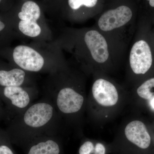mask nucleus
I'll list each match as a JSON object with an SVG mask.
<instances>
[{
  "mask_svg": "<svg viewBox=\"0 0 154 154\" xmlns=\"http://www.w3.org/2000/svg\"><path fill=\"white\" fill-rule=\"evenodd\" d=\"M54 41L63 51L70 54L85 75L107 74L125 58L113 42L94 26L63 28Z\"/></svg>",
  "mask_w": 154,
  "mask_h": 154,
  "instance_id": "f257e3e1",
  "label": "nucleus"
},
{
  "mask_svg": "<svg viewBox=\"0 0 154 154\" xmlns=\"http://www.w3.org/2000/svg\"><path fill=\"white\" fill-rule=\"evenodd\" d=\"M85 75L66 60L48 74L45 85L46 98L61 118L72 121L86 106Z\"/></svg>",
  "mask_w": 154,
  "mask_h": 154,
  "instance_id": "f03ea898",
  "label": "nucleus"
},
{
  "mask_svg": "<svg viewBox=\"0 0 154 154\" xmlns=\"http://www.w3.org/2000/svg\"><path fill=\"white\" fill-rule=\"evenodd\" d=\"M139 0H105L94 25L125 56L136 29Z\"/></svg>",
  "mask_w": 154,
  "mask_h": 154,
  "instance_id": "7ed1b4c3",
  "label": "nucleus"
},
{
  "mask_svg": "<svg viewBox=\"0 0 154 154\" xmlns=\"http://www.w3.org/2000/svg\"><path fill=\"white\" fill-rule=\"evenodd\" d=\"M126 56L128 79L145 76L154 68V32L148 17L139 11L136 29Z\"/></svg>",
  "mask_w": 154,
  "mask_h": 154,
  "instance_id": "20e7f679",
  "label": "nucleus"
},
{
  "mask_svg": "<svg viewBox=\"0 0 154 154\" xmlns=\"http://www.w3.org/2000/svg\"><path fill=\"white\" fill-rule=\"evenodd\" d=\"M12 57L18 67L31 73H49L66 60L63 51L54 40L17 45Z\"/></svg>",
  "mask_w": 154,
  "mask_h": 154,
  "instance_id": "39448f33",
  "label": "nucleus"
},
{
  "mask_svg": "<svg viewBox=\"0 0 154 154\" xmlns=\"http://www.w3.org/2000/svg\"><path fill=\"white\" fill-rule=\"evenodd\" d=\"M19 114V131L23 135L57 132L61 125L62 119L46 97L32 103Z\"/></svg>",
  "mask_w": 154,
  "mask_h": 154,
  "instance_id": "423d86ee",
  "label": "nucleus"
},
{
  "mask_svg": "<svg viewBox=\"0 0 154 154\" xmlns=\"http://www.w3.org/2000/svg\"><path fill=\"white\" fill-rule=\"evenodd\" d=\"M18 17L17 28L23 37L40 42L52 41L51 30L42 19L41 9L36 2L28 1L24 3Z\"/></svg>",
  "mask_w": 154,
  "mask_h": 154,
  "instance_id": "0eeeda50",
  "label": "nucleus"
},
{
  "mask_svg": "<svg viewBox=\"0 0 154 154\" xmlns=\"http://www.w3.org/2000/svg\"><path fill=\"white\" fill-rule=\"evenodd\" d=\"M93 75L91 102L100 110L113 109L120 102L121 87L106 74L97 73Z\"/></svg>",
  "mask_w": 154,
  "mask_h": 154,
  "instance_id": "6e6552de",
  "label": "nucleus"
},
{
  "mask_svg": "<svg viewBox=\"0 0 154 154\" xmlns=\"http://www.w3.org/2000/svg\"><path fill=\"white\" fill-rule=\"evenodd\" d=\"M105 0H67L69 21L80 23L95 18L102 12Z\"/></svg>",
  "mask_w": 154,
  "mask_h": 154,
  "instance_id": "1a4fd4ad",
  "label": "nucleus"
},
{
  "mask_svg": "<svg viewBox=\"0 0 154 154\" xmlns=\"http://www.w3.org/2000/svg\"><path fill=\"white\" fill-rule=\"evenodd\" d=\"M3 94L21 113L33 103L37 96V90L35 86H12L5 87Z\"/></svg>",
  "mask_w": 154,
  "mask_h": 154,
  "instance_id": "9d476101",
  "label": "nucleus"
},
{
  "mask_svg": "<svg viewBox=\"0 0 154 154\" xmlns=\"http://www.w3.org/2000/svg\"><path fill=\"white\" fill-rule=\"evenodd\" d=\"M124 132L127 139L138 147L146 149L149 146L151 137L142 122L138 120L129 122L124 128Z\"/></svg>",
  "mask_w": 154,
  "mask_h": 154,
  "instance_id": "9b49d317",
  "label": "nucleus"
},
{
  "mask_svg": "<svg viewBox=\"0 0 154 154\" xmlns=\"http://www.w3.org/2000/svg\"><path fill=\"white\" fill-rule=\"evenodd\" d=\"M31 75V73L18 67L8 71L0 70V85L4 87L35 86Z\"/></svg>",
  "mask_w": 154,
  "mask_h": 154,
  "instance_id": "f8f14e48",
  "label": "nucleus"
},
{
  "mask_svg": "<svg viewBox=\"0 0 154 154\" xmlns=\"http://www.w3.org/2000/svg\"><path fill=\"white\" fill-rule=\"evenodd\" d=\"M60 152L58 144L53 140L48 139L32 146L28 154H59Z\"/></svg>",
  "mask_w": 154,
  "mask_h": 154,
  "instance_id": "ddd939ff",
  "label": "nucleus"
},
{
  "mask_svg": "<svg viewBox=\"0 0 154 154\" xmlns=\"http://www.w3.org/2000/svg\"><path fill=\"white\" fill-rule=\"evenodd\" d=\"M136 91L138 96L142 99L151 100L154 95V76L141 82Z\"/></svg>",
  "mask_w": 154,
  "mask_h": 154,
  "instance_id": "4468645a",
  "label": "nucleus"
},
{
  "mask_svg": "<svg viewBox=\"0 0 154 154\" xmlns=\"http://www.w3.org/2000/svg\"><path fill=\"white\" fill-rule=\"evenodd\" d=\"M140 10L148 17H154V0H140Z\"/></svg>",
  "mask_w": 154,
  "mask_h": 154,
  "instance_id": "2eb2a0df",
  "label": "nucleus"
},
{
  "mask_svg": "<svg viewBox=\"0 0 154 154\" xmlns=\"http://www.w3.org/2000/svg\"><path fill=\"white\" fill-rule=\"evenodd\" d=\"M95 147L94 143L90 141H87L81 146L79 150V154H91L94 151Z\"/></svg>",
  "mask_w": 154,
  "mask_h": 154,
  "instance_id": "dca6fc26",
  "label": "nucleus"
},
{
  "mask_svg": "<svg viewBox=\"0 0 154 154\" xmlns=\"http://www.w3.org/2000/svg\"><path fill=\"white\" fill-rule=\"evenodd\" d=\"M0 154H14L11 149L5 145L0 146Z\"/></svg>",
  "mask_w": 154,
  "mask_h": 154,
  "instance_id": "f3484780",
  "label": "nucleus"
},
{
  "mask_svg": "<svg viewBox=\"0 0 154 154\" xmlns=\"http://www.w3.org/2000/svg\"><path fill=\"white\" fill-rule=\"evenodd\" d=\"M5 28V24L4 22H2V21H1V19H0V32L2 31Z\"/></svg>",
  "mask_w": 154,
  "mask_h": 154,
  "instance_id": "a211bd4d",
  "label": "nucleus"
},
{
  "mask_svg": "<svg viewBox=\"0 0 154 154\" xmlns=\"http://www.w3.org/2000/svg\"><path fill=\"white\" fill-rule=\"evenodd\" d=\"M148 18L149 19L151 22L152 25L153 29L154 32V17H148Z\"/></svg>",
  "mask_w": 154,
  "mask_h": 154,
  "instance_id": "6ab92c4d",
  "label": "nucleus"
},
{
  "mask_svg": "<svg viewBox=\"0 0 154 154\" xmlns=\"http://www.w3.org/2000/svg\"><path fill=\"white\" fill-rule=\"evenodd\" d=\"M150 104L152 107L154 109V97H153L150 101Z\"/></svg>",
  "mask_w": 154,
  "mask_h": 154,
  "instance_id": "aec40b11",
  "label": "nucleus"
},
{
  "mask_svg": "<svg viewBox=\"0 0 154 154\" xmlns=\"http://www.w3.org/2000/svg\"><path fill=\"white\" fill-rule=\"evenodd\" d=\"M1 1H2V0H0V2H1Z\"/></svg>",
  "mask_w": 154,
  "mask_h": 154,
  "instance_id": "412c9836",
  "label": "nucleus"
},
{
  "mask_svg": "<svg viewBox=\"0 0 154 154\" xmlns=\"http://www.w3.org/2000/svg\"><path fill=\"white\" fill-rule=\"evenodd\" d=\"M140 1V0H139V1Z\"/></svg>",
  "mask_w": 154,
  "mask_h": 154,
  "instance_id": "4be33fe9",
  "label": "nucleus"
}]
</instances>
